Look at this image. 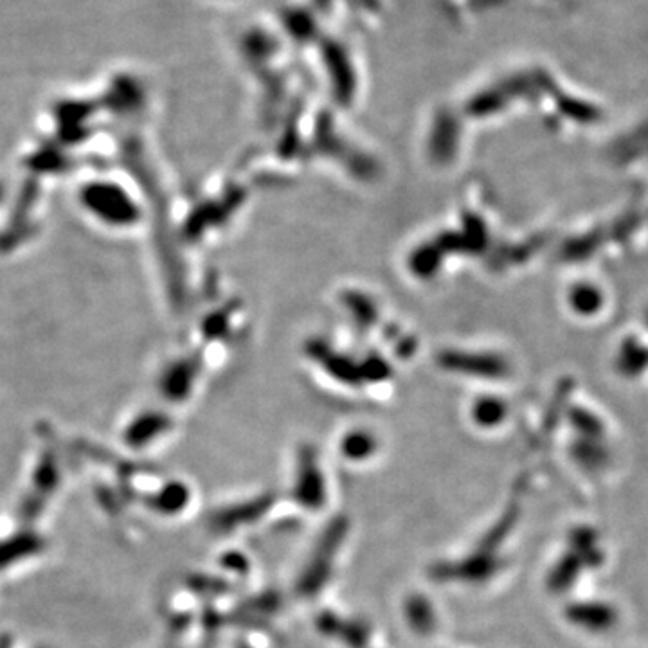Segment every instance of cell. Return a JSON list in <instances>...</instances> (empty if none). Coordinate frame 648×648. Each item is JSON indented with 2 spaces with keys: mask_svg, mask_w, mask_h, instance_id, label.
<instances>
[{
  "mask_svg": "<svg viewBox=\"0 0 648 648\" xmlns=\"http://www.w3.org/2000/svg\"><path fill=\"white\" fill-rule=\"evenodd\" d=\"M569 301L578 314H594L602 306V294L591 285H578L573 288Z\"/></svg>",
  "mask_w": 648,
  "mask_h": 648,
  "instance_id": "obj_1",
  "label": "cell"
},
{
  "mask_svg": "<svg viewBox=\"0 0 648 648\" xmlns=\"http://www.w3.org/2000/svg\"><path fill=\"white\" fill-rule=\"evenodd\" d=\"M648 353L639 346L638 342H629L621 351L620 368L627 375H636L647 364Z\"/></svg>",
  "mask_w": 648,
  "mask_h": 648,
  "instance_id": "obj_2",
  "label": "cell"
}]
</instances>
